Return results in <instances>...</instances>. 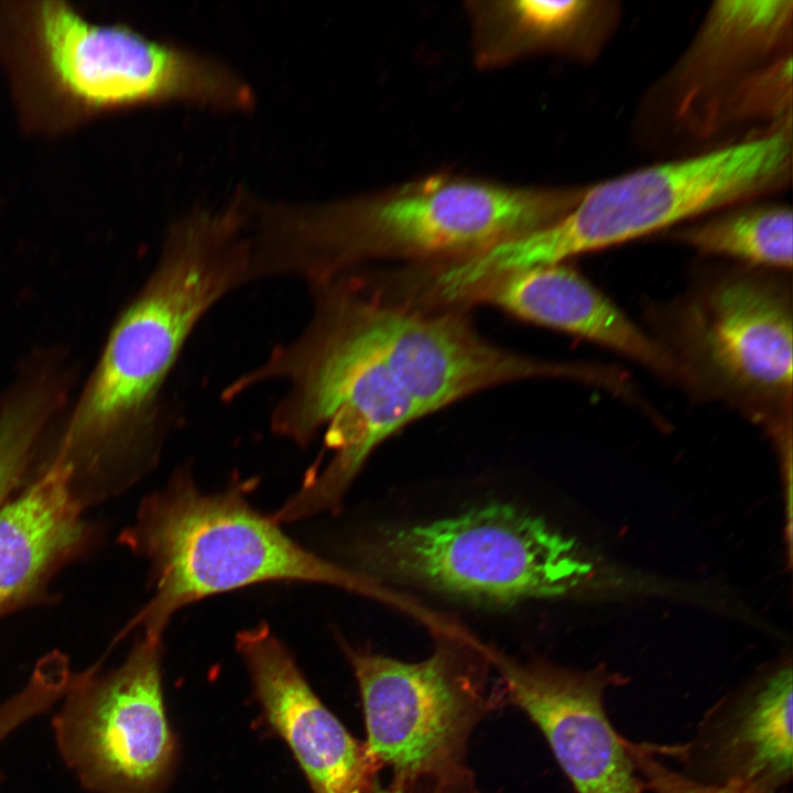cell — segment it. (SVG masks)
<instances>
[{
	"label": "cell",
	"instance_id": "6da1fadb",
	"mask_svg": "<svg viewBox=\"0 0 793 793\" xmlns=\"http://www.w3.org/2000/svg\"><path fill=\"white\" fill-rule=\"evenodd\" d=\"M247 218L233 200L167 230L159 261L118 316L55 455L70 463L143 453L167 427L164 389L203 317L250 282Z\"/></svg>",
	"mask_w": 793,
	"mask_h": 793
},
{
	"label": "cell",
	"instance_id": "277c9868",
	"mask_svg": "<svg viewBox=\"0 0 793 793\" xmlns=\"http://www.w3.org/2000/svg\"><path fill=\"white\" fill-rule=\"evenodd\" d=\"M792 140L781 129L694 157L662 163L584 191L555 222L500 243L472 263L482 280L601 249L782 185Z\"/></svg>",
	"mask_w": 793,
	"mask_h": 793
},
{
	"label": "cell",
	"instance_id": "44dd1931",
	"mask_svg": "<svg viewBox=\"0 0 793 793\" xmlns=\"http://www.w3.org/2000/svg\"><path fill=\"white\" fill-rule=\"evenodd\" d=\"M366 793H472L468 771L441 778L404 780L393 778L381 784L378 776Z\"/></svg>",
	"mask_w": 793,
	"mask_h": 793
},
{
	"label": "cell",
	"instance_id": "8fae6325",
	"mask_svg": "<svg viewBox=\"0 0 793 793\" xmlns=\"http://www.w3.org/2000/svg\"><path fill=\"white\" fill-rule=\"evenodd\" d=\"M688 350L717 383L761 401H790L792 312L774 284L749 274L715 283L684 315Z\"/></svg>",
	"mask_w": 793,
	"mask_h": 793
},
{
	"label": "cell",
	"instance_id": "5b68a950",
	"mask_svg": "<svg viewBox=\"0 0 793 793\" xmlns=\"http://www.w3.org/2000/svg\"><path fill=\"white\" fill-rule=\"evenodd\" d=\"M354 553L370 573L493 608L565 595L591 568L574 540L502 503L378 530Z\"/></svg>",
	"mask_w": 793,
	"mask_h": 793
},
{
	"label": "cell",
	"instance_id": "8992f818",
	"mask_svg": "<svg viewBox=\"0 0 793 793\" xmlns=\"http://www.w3.org/2000/svg\"><path fill=\"white\" fill-rule=\"evenodd\" d=\"M461 636L439 643L427 659L404 662L345 652L359 685L366 745L393 778L419 780L466 771L468 737L487 707L482 672Z\"/></svg>",
	"mask_w": 793,
	"mask_h": 793
},
{
	"label": "cell",
	"instance_id": "9a60e30c",
	"mask_svg": "<svg viewBox=\"0 0 793 793\" xmlns=\"http://www.w3.org/2000/svg\"><path fill=\"white\" fill-rule=\"evenodd\" d=\"M75 472L54 456L30 487L0 506V610L32 589L80 539Z\"/></svg>",
	"mask_w": 793,
	"mask_h": 793
},
{
	"label": "cell",
	"instance_id": "5bb4252c",
	"mask_svg": "<svg viewBox=\"0 0 793 793\" xmlns=\"http://www.w3.org/2000/svg\"><path fill=\"white\" fill-rule=\"evenodd\" d=\"M467 295L526 321L604 345L660 373L675 374L680 370L670 355L608 297L560 263L499 275Z\"/></svg>",
	"mask_w": 793,
	"mask_h": 793
},
{
	"label": "cell",
	"instance_id": "ffe728a7",
	"mask_svg": "<svg viewBox=\"0 0 793 793\" xmlns=\"http://www.w3.org/2000/svg\"><path fill=\"white\" fill-rule=\"evenodd\" d=\"M628 749L645 789L653 793H764L739 780L710 783L684 775L658 759L650 743H634L629 740Z\"/></svg>",
	"mask_w": 793,
	"mask_h": 793
},
{
	"label": "cell",
	"instance_id": "52a82bcc",
	"mask_svg": "<svg viewBox=\"0 0 793 793\" xmlns=\"http://www.w3.org/2000/svg\"><path fill=\"white\" fill-rule=\"evenodd\" d=\"M162 637L143 633L124 662L70 678L53 719L58 750L94 793H164L176 741L164 708Z\"/></svg>",
	"mask_w": 793,
	"mask_h": 793
},
{
	"label": "cell",
	"instance_id": "9c48e42d",
	"mask_svg": "<svg viewBox=\"0 0 793 793\" xmlns=\"http://www.w3.org/2000/svg\"><path fill=\"white\" fill-rule=\"evenodd\" d=\"M328 289L357 332L377 350L423 416L500 383L574 373L486 343L460 318L372 303L344 283Z\"/></svg>",
	"mask_w": 793,
	"mask_h": 793
},
{
	"label": "cell",
	"instance_id": "2e32d148",
	"mask_svg": "<svg viewBox=\"0 0 793 793\" xmlns=\"http://www.w3.org/2000/svg\"><path fill=\"white\" fill-rule=\"evenodd\" d=\"M598 6L585 0L469 1L476 62L493 67L531 53L577 50Z\"/></svg>",
	"mask_w": 793,
	"mask_h": 793
},
{
	"label": "cell",
	"instance_id": "d6986e66",
	"mask_svg": "<svg viewBox=\"0 0 793 793\" xmlns=\"http://www.w3.org/2000/svg\"><path fill=\"white\" fill-rule=\"evenodd\" d=\"M55 403L43 389L28 385L0 406V506L21 480Z\"/></svg>",
	"mask_w": 793,
	"mask_h": 793
},
{
	"label": "cell",
	"instance_id": "ba28073f",
	"mask_svg": "<svg viewBox=\"0 0 793 793\" xmlns=\"http://www.w3.org/2000/svg\"><path fill=\"white\" fill-rule=\"evenodd\" d=\"M36 29L53 77L84 104L176 101L246 110L254 102L251 88L226 65L123 25L89 22L64 2H42Z\"/></svg>",
	"mask_w": 793,
	"mask_h": 793
},
{
	"label": "cell",
	"instance_id": "7c38bea8",
	"mask_svg": "<svg viewBox=\"0 0 793 793\" xmlns=\"http://www.w3.org/2000/svg\"><path fill=\"white\" fill-rule=\"evenodd\" d=\"M236 647L267 721L293 752L313 793H366L381 767L319 700L281 640L261 624L239 632Z\"/></svg>",
	"mask_w": 793,
	"mask_h": 793
},
{
	"label": "cell",
	"instance_id": "7a4b0ae2",
	"mask_svg": "<svg viewBox=\"0 0 793 793\" xmlns=\"http://www.w3.org/2000/svg\"><path fill=\"white\" fill-rule=\"evenodd\" d=\"M583 193L438 175L326 204L267 203L253 213L252 269L311 285L365 259H467L555 222Z\"/></svg>",
	"mask_w": 793,
	"mask_h": 793
},
{
	"label": "cell",
	"instance_id": "3957f363",
	"mask_svg": "<svg viewBox=\"0 0 793 793\" xmlns=\"http://www.w3.org/2000/svg\"><path fill=\"white\" fill-rule=\"evenodd\" d=\"M127 540L151 565L153 595L138 616L143 633L163 634L182 608L217 594L265 583L332 585L373 594V584L308 551L241 486L205 493L178 470L145 499Z\"/></svg>",
	"mask_w": 793,
	"mask_h": 793
},
{
	"label": "cell",
	"instance_id": "30bf717a",
	"mask_svg": "<svg viewBox=\"0 0 793 793\" xmlns=\"http://www.w3.org/2000/svg\"><path fill=\"white\" fill-rule=\"evenodd\" d=\"M487 656L504 696L543 734L576 793H644L628 740L615 730L604 706L606 689L622 677L600 667L518 663L489 649Z\"/></svg>",
	"mask_w": 793,
	"mask_h": 793
},
{
	"label": "cell",
	"instance_id": "e0dca14e",
	"mask_svg": "<svg viewBox=\"0 0 793 793\" xmlns=\"http://www.w3.org/2000/svg\"><path fill=\"white\" fill-rule=\"evenodd\" d=\"M792 1H718L685 63V75L715 77L737 59L768 50L791 20Z\"/></svg>",
	"mask_w": 793,
	"mask_h": 793
},
{
	"label": "cell",
	"instance_id": "4fadbf2b",
	"mask_svg": "<svg viewBox=\"0 0 793 793\" xmlns=\"http://www.w3.org/2000/svg\"><path fill=\"white\" fill-rule=\"evenodd\" d=\"M792 666L783 663L724 698L695 740L666 749L704 765V782L739 780L780 793L792 775Z\"/></svg>",
	"mask_w": 793,
	"mask_h": 793
},
{
	"label": "cell",
	"instance_id": "ac0fdd59",
	"mask_svg": "<svg viewBox=\"0 0 793 793\" xmlns=\"http://www.w3.org/2000/svg\"><path fill=\"white\" fill-rule=\"evenodd\" d=\"M677 238L706 254L791 269L793 218L782 205L756 206L684 229Z\"/></svg>",
	"mask_w": 793,
	"mask_h": 793
}]
</instances>
